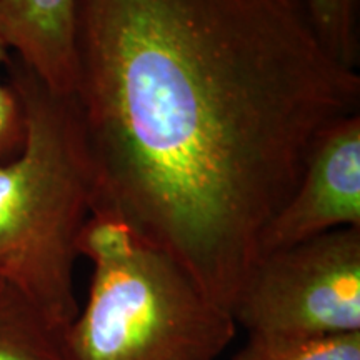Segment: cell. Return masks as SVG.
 Masks as SVG:
<instances>
[{"instance_id":"9","label":"cell","mask_w":360,"mask_h":360,"mask_svg":"<svg viewBox=\"0 0 360 360\" xmlns=\"http://www.w3.org/2000/svg\"><path fill=\"white\" fill-rule=\"evenodd\" d=\"M323 47L355 70L360 58V0H299Z\"/></svg>"},{"instance_id":"1","label":"cell","mask_w":360,"mask_h":360,"mask_svg":"<svg viewBox=\"0 0 360 360\" xmlns=\"http://www.w3.org/2000/svg\"><path fill=\"white\" fill-rule=\"evenodd\" d=\"M77 109L107 210L232 312L357 72L299 0H77Z\"/></svg>"},{"instance_id":"4","label":"cell","mask_w":360,"mask_h":360,"mask_svg":"<svg viewBox=\"0 0 360 360\" xmlns=\"http://www.w3.org/2000/svg\"><path fill=\"white\" fill-rule=\"evenodd\" d=\"M232 315L250 335L360 332V227L260 254Z\"/></svg>"},{"instance_id":"10","label":"cell","mask_w":360,"mask_h":360,"mask_svg":"<svg viewBox=\"0 0 360 360\" xmlns=\"http://www.w3.org/2000/svg\"><path fill=\"white\" fill-rule=\"evenodd\" d=\"M11 52L0 40V162L11 159L20 150L25 137V120L20 98L6 70Z\"/></svg>"},{"instance_id":"3","label":"cell","mask_w":360,"mask_h":360,"mask_svg":"<svg viewBox=\"0 0 360 360\" xmlns=\"http://www.w3.org/2000/svg\"><path fill=\"white\" fill-rule=\"evenodd\" d=\"M77 252L94 274L65 332L72 360H217L236 335L231 310L115 214L92 210Z\"/></svg>"},{"instance_id":"5","label":"cell","mask_w":360,"mask_h":360,"mask_svg":"<svg viewBox=\"0 0 360 360\" xmlns=\"http://www.w3.org/2000/svg\"><path fill=\"white\" fill-rule=\"evenodd\" d=\"M347 227H360L359 112L317 134L294 192L265 225L259 250L265 254Z\"/></svg>"},{"instance_id":"8","label":"cell","mask_w":360,"mask_h":360,"mask_svg":"<svg viewBox=\"0 0 360 360\" xmlns=\"http://www.w3.org/2000/svg\"><path fill=\"white\" fill-rule=\"evenodd\" d=\"M232 360H360V332L317 337L250 335Z\"/></svg>"},{"instance_id":"7","label":"cell","mask_w":360,"mask_h":360,"mask_svg":"<svg viewBox=\"0 0 360 360\" xmlns=\"http://www.w3.org/2000/svg\"><path fill=\"white\" fill-rule=\"evenodd\" d=\"M65 332L22 292L0 281V360H72Z\"/></svg>"},{"instance_id":"6","label":"cell","mask_w":360,"mask_h":360,"mask_svg":"<svg viewBox=\"0 0 360 360\" xmlns=\"http://www.w3.org/2000/svg\"><path fill=\"white\" fill-rule=\"evenodd\" d=\"M77 0H0V40L57 96L77 75Z\"/></svg>"},{"instance_id":"2","label":"cell","mask_w":360,"mask_h":360,"mask_svg":"<svg viewBox=\"0 0 360 360\" xmlns=\"http://www.w3.org/2000/svg\"><path fill=\"white\" fill-rule=\"evenodd\" d=\"M7 69L25 137L0 162V281L67 328L79 314L74 270L96 202L92 162L72 97L51 92L19 60Z\"/></svg>"}]
</instances>
